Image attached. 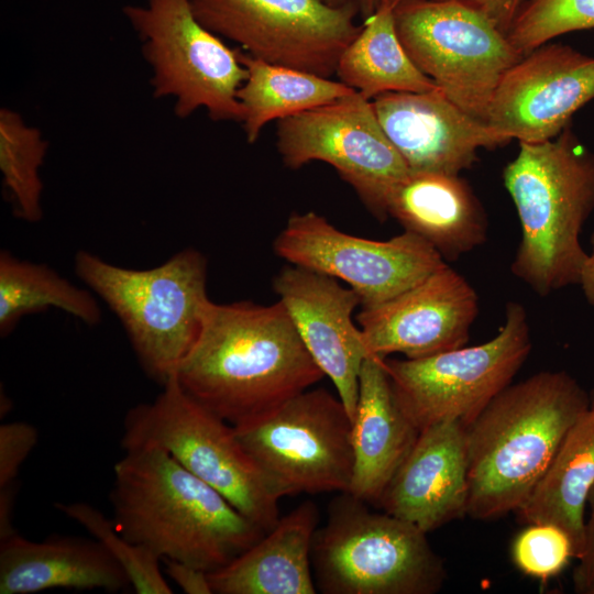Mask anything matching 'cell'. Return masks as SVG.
<instances>
[{"mask_svg": "<svg viewBox=\"0 0 594 594\" xmlns=\"http://www.w3.org/2000/svg\"><path fill=\"white\" fill-rule=\"evenodd\" d=\"M123 14L142 42L155 98L173 97L180 119L204 108L213 121L242 122L238 91L248 69L241 50L204 26L189 0H146L127 4Z\"/></svg>", "mask_w": 594, "mask_h": 594, "instance_id": "cell-9", "label": "cell"}, {"mask_svg": "<svg viewBox=\"0 0 594 594\" xmlns=\"http://www.w3.org/2000/svg\"><path fill=\"white\" fill-rule=\"evenodd\" d=\"M74 266L120 320L144 372L162 386L175 377L212 302L206 257L187 248L155 267L134 270L79 251Z\"/></svg>", "mask_w": 594, "mask_h": 594, "instance_id": "cell-5", "label": "cell"}, {"mask_svg": "<svg viewBox=\"0 0 594 594\" xmlns=\"http://www.w3.org/2000/svg\"><path fill=\"white\" fill-rule=\"evenodd\" d=\"M36 428L24 421L0 425V487L15 484L19 471L37 442Z\"/></svg>", "mask_w": 594, "mask_h": 594, "instance_id": "cell-32", "label": "cell"}, {"mask_svg": "<svg viewBox=\"0 0 594 594\" xmlns=\"http://www.w3.org/2000/svg\"><path fill=\"white\" fill-rule=\"evenodd\" d=\"M590 405L564 371H542L498 393L465 427L466 515L491 520L519 509Z\"/></svg>", "mask_w": 594, "mask_h": 594, "instance_id": "cell-3", "label": "cell"}, {"mask_svg": "<svg viewBox=\"0 0 594 594\" xmlns=\"http://www.w3.org/2000/svg\"><path fill=\"white\" fill-rule=\"evenodd\" d=\"M273 248L293 265L345 282L362 308L393 298L447 264L415 233L404 231L386 241L364 239L338 230L314 211L292 215Z\"/></svg>", "mask_w": 594, "mask_h": 594, "instance_id": "cell-14", "label": "cell"}, {"mask_svg": "<svg viewBox=\"0 0 594 594\" xmlns=\"http://www.w3.org/2000/svg\"><path fill=\"white\" fill-rule=\"evenodd\" d=\"M393 15L418 68L459 108L487 122L499 81L524 56L506 33L484 11L461 0H406Z\"/></svg>", "mask_w": 594, "mask_h": 594, "instance_id": "cell-8", "label": "cell"}, {"mask_svg": "<svg viewBox=\"0 0 594 594\" xmlns=\"http://www.w3.org/2000/svg\"><path fill=\"white\" fill-rule=\"evenodd\" d=\"M388 216L452 261L487 238L485 210L459 175L409 172L391 194Z\"/></svg>", "mask_w": 594, "mask_h": 594, "instance_id": "cell-22", "label": "cell"}, {"mask_svg": "<svg viewBox=\"0 0 594 594\" xmlns=\"http://www.w3.org/2000/svg\"><path fill=\"white\" fill-rule=\"evenodd\" d=\"M131 588L128 575L95 538L74 536L29 540L18 532L0 540V594L46 590Z\"/></svg>", "mask_w": 594, "mask_h": 594, "instance_id": "cell-20", "label": "cell"}, {"mask_svg": "<svg viewBox=\"0 0 594 594\" xmlns=\"http://www.w3.org/2000/svg\"><path fill=\"white\" fill-rule=\"evenodd\" d=\"M48 143L41 131L25 124L8 108L0 110V170L3 188L16 218L37 222L43 217L40 168Z\"/></svg>", "mask_w": 594, "mask_h": 594, "instance_id": "cell-28", "label": "cell"}, {"mask_svg": "<svg viewBox=\"0 0 594 594\" xmlns=\"http://www.w3.org/2000/svg\"><path fill=\"white\" fill-rule=\"evenodd\" d=\"M579 285L582 288L585 299L594 307V232L591 237V252L587 253L583 265Z\"/></svg>", "mask_w": 594, "mask_h": 594, "instance_id": "cell-37", "label": "cell"}, {"mask_svg": "<svg viewBox=\"0 0 594 594\" xmlns=\"http://www.w3.org/2000/svg\"><path fill=\"white\" fill-rule=\"evenodd\" d=\"M372 103L409 172L459 175L476 162L480 148L510 142L487 122L459 108L441 89L386 92Z\"/></svg>", "mask_w": 594, "mask_h": 594, "instance_id": "cell-18", "label": "cell"}, {"mask_svg": "<svg viewBox=\"0 0 594 594\" xmlns=\"http://www.w3.org/2000/svg\"><path fill=\"white\" fill-rule=\"evenodd\" d=\"M96 295L80 288L46 264L0 252V334L8 337L26 315L61 309L88 326L101 321Z\"/></svg>", "mask_w": 594, "mask_h": 594, "instance_id": "cell-27", "label": "cell"}, {"mask_svg": "<svg viewBox=\"0 0 594 594\" xmlns=\"http://www.w3.org/2000/svg\"><path fill=\"white\" fill-rule=\"evenodd\" d=\"M503 182L521 228L512 273L542 297L579 285L587 257L580 237L594 211V152L570 124L554 139L519 142Z\"/></svg>", "mask_w": 594, "mask_h": 594, "instance_id": "cell-4", "label": "cell"}, {"mask_svg": "<svg viewBox=\"0 0 594 594\" xmlns=\"http://www.w3.org/2000/svg\"><path fill=\"white\" fill-rule=\"evenodd\" d=\"M110 503L117 530L161 560L216 571L265 531L222 494L154 444L122 448Z\"/></svg>", "mask_w": 594, "mask_h": 594, "instance_id": "cell-2", "label": "cell"}, {"mask_svg": "<svg viewBox=\"0 0 594 594\" xmlns=\"http://www.w3.org/2000/svg\"><path fill=\"white\" fill-rule=\"evenodd\" d=\"M590 408L594 409V391H593V394L591 396V405H590Z\"/></svg>", "mask_w": 594, "mask_h": 594, "instance_id": "cell-39", "label": "cell"}, {"mask_svg": "<svg viewBox=\"0 0 594 594\" xmlns=\"http://www.w3.org/2000/svg\"><path fill=\"white\" fill-rule=\"evenodd\" d=\"M594 29V0H525L506 35L522 55L565 33Z\"/></svg>", "mask_w": 594, "mask_h": 594, "instance_id": "cell-30", "label": "cell"}, {"mask_svg": "<svg viewBox=\"0 0 594 594\" xmlns=\"http://www.w3.org/2000/svg\"><path fill=\"white\" fill-rule=\"evenodd\" d=\"M276 134L287 167L328 163L377 219L388 217L391 194L409 168L385 134L372 101L354 91L278 120Z\"/></svg>", "mask_w": 594, "mask_h": 594, "instance_id": "cell-13", "label": "cell"}, {"mask_svg": "<svg viewBox=\"0 0 594 594\" xmlns=\"http://www.w3.org/2000/svg\"><path fill=\"white\" fill-rule=\"evenodd\" d=\"M319 512L305 501L227 565L209 572L216 594H315L311 547Z\"/></svg>", "mask_w": 594, "mask_h": 594, "instance_id": "cell-23", "label": "cell"}, {"mask_svg": "<svg viewBox=\"0 0 594 594\" xmlns=\"http://www.w3.org/2000/svg\"><path fill=\"white\" fill-rule=\"evenodd\" d=\"M324 377L285 307L211 302L175 378L207 409L240 425Z\"/></svg>", "mask_w": 594, "mask_h": 594, "instance_id": "cell-1", "label": "cell"}, {"mask_svg": "<svg viewBox=\"0 0 594 594\" xmlns=\"http://www.w3.org/2000/svg\"><path fill=\"white\" fill-rule=\"evenodd\" d=\"M468 498L465 426L447 419L420 430L377 505L428 534L464 517Z\"/></svg>", "mask_w": 594, "mask_h": 594, "instance_id": "cell-19", "label": "cell"}, {"mask_svg": "<svg viewBox=\"0 0 594 594\" xmlns=\"http://www.w3.org/2000/svg\"><path fill=\"white\" fill-rule=\"evenodd\" d=\"M419 432L394 396L384 358L369 354L360 371L352 421L354 465L348 493L367 504H378Z\"/></svg>", "mask_w": 594, "mask_h": 594, "instance_id": "cell-21", "label": "cell"}, {"mask_svg": "<svg viewBox=\"0 0 594 594\" xmlns=\"http://www.w3.org/2000/svg\"><path fill=\"white\" fill-rule=\"evenodd\" d=\"M166 575L187 594H212L207 571L191 564L163 559Z\"/></svg>", "mask_w": 594, "mask_h": 594, "instance_id": "cell-34", "label": "cell"}, {"mask_svg": "<svg viewBox=\"0 0 594 594\" xmlns=\"http://www.w3.org/2000/svg\"><path fill=\"white\" fill-rule=\"evenodd\" d=\"M594 485V409L570 429L536 487L517 509L521 524H551L570 538L575 559L583 550L585 505Z\"/></svg>", "mask_w": 594, "mask_h": 594, "instance_id": "cell-24", "label": "cell"}, {"mask_svg": "<svg viewBox=\"0 0 594 594\" xmlns=\"http://www.w3.org/2000/svg\"><path fill=\"white\" fill-rule=\"evenodd\" d=\"M248 77L238 91L243 107V128L254 143L263 127L329 103L356 90L341 81L297 68L267 63L241 51Z\"/></svg>", "mask_w": 594, "mask_h": 594, "instance_id": "cell-26", "label": "cell"}, {"mask_svg": "<svg viewBox=\"0 0 594 594\" xmlns=\"http://www.w3.org/2000/svg\"><path fill=\"white\" fill-rule=\"evenodd\" d=\"M138 444L167 451L265 532L278 521L283 496L245 450L234 427L187 394L175 377L154 400L127 413L121 447Z\"/></svg>", "mask_w": 594, "mask_h": 594, "instance_id": "cell-7", "label": "cell"}, {"mask_svg": "<svg viewBox=\"0 0 594 594\" xmlns=\"http://www.w3.org/2000/svg\"><path fill=\"white\" fill-rule=\"evenodd\" d=\"M587 504L590 517L585 520L584 544L579 562L572 573V583L575 593L594 594V485L592 486Z\"/></svg>", "mask_w": 594, "mask_h": 594, "instance_id": "cell-33", "label": "cell"}, {"mask_svg": "<svg viewBox=\"0 0 594 594\" xmlns=\"http://www.w3.org/2000/svg\"><path fill=\"white\" fill-rule=\"evenodd\" d=\"M315 583L324 594H435L447 579L427 534L340 493L311 547Z\"/></svg>", "mask_w": 594, "mask_h": 594, "instance_id": "cell-6", "label": "cell"}, {"mask_svg": "<svg viewBox=\"0 0 594 594\" xmlns=\"http://www.w3.org/2000/svg\"><path fill=\"white\" fill-rule=\"evenodd\" d=\"M14 485L0 487V540L15 534L12 526L15 488Z\"/></svg>", "mask_w": 594, "mask_h": 594, "instance_id": "cell-36", "label": "cell"}, {"mask_svg": "<svg viewBox=\"0 0 594 594\" xmlns=\"http://www.w3.org/2000/svg\"><path fill=\"white\" fill-rule=\"evenodd\" d=\"M324 1L331 6H340L348 2L349 0H324ZM356 1L359 4V8L362 10L363 13L367 14V16L371 15L375 11L373 0H356Z\"/></svg>", "mask_w": 594, "mask_h": 594, "instance_id": "cell-38", "label": "cell"}, {"mask_svg": "<svg viewBox=\"0 0 594 594\" xmlns=\"http://www.w3.org/2000/svg\"><path fill=\"white\" fill-rule=\"evenodd\" d=\"M512 560L526 575L548 580L575 559L569 536L551 524H529L513 540Z\"/></svg>", "mask_w": 594, "mask_h": 594, "instance_id": "cell-31", "label": "cell"}, {"mask_svg": "<svg viewBox=\"0 0 594 594\" xmlns=\"http://www.w3.org/2000/svg\"><path fill=\"white\" fill-rule=\"evenodd\" d=\"M477 314L475 289L447 263L356 321L367 354L418 359L465 345Z\"/></svg>", "mask_w": 594, "mask_h": 594, "instance_id": "cell-16", "label": "cell"}, {"mask_svg": "<svg viewBox=\"0 0 594 594\" xmlns=\"http://www.w3.org/2000/svg\"><path fill=\"white\" fill-rule=\"evenodd\" d=\"M57 510L82 526L98 540L121 565L131 588L138 594H172L173 590L163 575L162 561L147 548L122 536L112 519L84 502L56 503Z\"/></svg>", "mask_w": 594, "mask_h": 594, "instance_id": "cell-29", "label": "cell"}, {"mask_svg": "<svg viewBox=\"0 0 594 594\" xmlns=\"http://www.w3.org/2000/svg\"><path fill=\"white\" fill-rule=\"evenodd\" d=\"M198 21L271 64L326 78L336 73L344 48L361 31L359 4L324 0H189Z\"/></svg>", "mask_w": 594, "mask_h": 594, "instance_id": "cell-12", "label": "cell"}, {"mask_svg": "<svg viewBox=\"0 0 594 594\" xmlns=\"http://www.w3.org/2000/svg\"><path fill=\"white\" fill-rule=\"evenodd\" d=\"M594 99V57L569 45L543 44L499 81L487 123L506 138L539 143L559 135Z\"/></svg>", "mask_w": 594, "mask_h": 594, "instance_id": "cell-15", "label": "cell"}, {"mask_svg": "<svg viewBox=\"0 0 594 594\" xmlns=\"http://www.w3.org/2000/svg\"><path fill=\"white\" fill-rule=\"evenodd\" d=\"M406 0H373L374 9L381 6L395 8L398 3ZM471 3L486 14H488L495 23L507 33L514 18L525 0H461Z\"/></svg>", "mask_w": 594, "mask_h": 594, "instance_id": "cell-35", "label": "cell"}, {"mask_svg": "<svg viewBox=\"0 0 594 594\" xmlns=\"http://www.w3.org/2000/svg\"><path fill=\"white\" fill-rule=\"evenodd\" d=\"M233 427L282 496L348 493L354 465L352 420L339 396L308 388Z\"/></svg>", "mask_w": 594, "mask_h": 594, "instance_id": "cell-11", "label": "cell"}, {"mask_svg": "<svg viewBox=\"0 0 594 594\" xmlns=\"http://www.w3.org/2000/svg\"><path fill=\"white\" fill-rule=\"evenodd\" d=\"M530 350L527 311L509 301L488 341L418 359L384 358V365L398 405L419 430L447 419L466 427L512 384Z\"/></svg>", "mask_w": 594, "mask_h": 594, "instance_id": "cell-10", "label": "cell"}, {"mask_svg": "<svg viewBox=\"0 0 594 594\" xmlns=\"http://www.w3.org/2000/svg\"><path fill=\"white\" fill-rule=\"evenodd\" d=\"M341 82L366 99L386 92H428L440 89L408 55L397 34L393 8L378 7L339 57Z\"/></svg>", "mask_w": 594, "mask_h": 594, "instance_id": "cell-25", "label": "cell"}, {"mask_svg": "<svg viewBox=\"0 0 594 594\" xmlns=\"http://www.w3.org/2000/svg\"><path fill=\"white\" fill-rule=\"evenodd\" d=\"M273 288L310 356L332 381L353 421L360 371L369 355L352 318L361 305L360 297L331 276L293 264L275 276Z\"/></svg>", "mask_w": 594, "mask_h": 594, "instance_id": "cell-17", "label": "cell"}]
</instances>
